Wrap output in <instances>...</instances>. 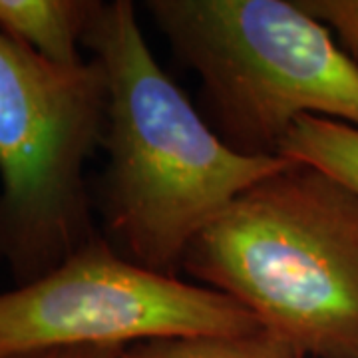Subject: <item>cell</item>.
Listing matches in <instances>:
<instances>
[{
    "mask_svg": "<svg viewBox=\"0 0 358 358\" xmlns=\"http://www.w3.org/2000/svg\"><path fill=\"white\" fill-rule=\"evenodd\" d=\"M82 44L108 82L103 239L131 263L176 277L193 239L289 159L225 145L155 62L129 0L98 2Z\"/></svg>",
    "mask_w": 358,
    "mask_h": 358,
    "instance_id": "obj_1",
    "label": "cell"
},
{
    "mask_svg": "<svg viewBox=\"0 0 358 358\" xmlns=\"http://www.w3.org/2000/svg\"><path fill=\"white\" fill-rule=\"evenodd\" d=\"M183 268L303 357L358 358V195L291 162L205 227Z\"/></svg>",
    "mask_w": 358,
    "mask_h": 358,
    "instance_id": "obj_2",
    "label": "cell"
},
{
    "mask_svg": "<svg viewBox=\"0 0 358 358\" xmlns=\"http://www.w3.org/2000/svg\"><path fill=\"white\" fill-rule=\"evenodd\" d=\"M155 26L201 78L209 128L235 154L279 155L303 115L358 128V68L287 0H150Z\"/></svg>",
    "mask_w": 358,
    "mask_h": 358,
    "instance_id": "obj_3",
    "label": "cell"
},
{
    "mask_svg": "<svg viewBox=\"0 0 358 358\" xmlns=\"http://www.w3.org/2000/svg\"><path fill=\"white\" fill-rule=\"evenodd\" d=\"M106 124L98 60L54 64L0 32V263L16 287L102 237L84 171Z\"/></svg>",
    "mask_w": 358,
    "mask_h": 358,
    "instance_id": "obj_4",
    "label": "cell"
},
{
    "mask_svg": "<svg viewBox=\"0 0 358 358\" xmlns=\"http://www.w3.org/2000/svg\"><path fill=\"white\" fill-rule=\"evenodd\" d=\"M261 329L227 294L140 267L103 235L44 277L0 293V358Z\"/></svg>",
    "mask_w": 358,
    "mask_h": 358,
    "instance_id": "obj_5",
    "label": "cell"
},
{
    "mask_svg": "<svg viewBox=\"0 0 358 358\" xmlns=\"http://www.w3.org/2000/svg\"><path fill=\"white\" fill-rule=\"evenodd\" d=\"M98 0H0V32L54 64L84 62L82 44Z\"/></svg>",
    "mask_w": 358,
    "mask_h": 358,
    "instance_id": "obj_6",
    "label": "cell"
},
{
    "mask_svg": "<svg viewBox=\"0 0 358 358\" xmlns=\"http://www.w3.org/2000/svg\"><path fill=\"white\" fill-rule=\"evenodd\" d=\"M279 155L324 171L358 195V128L320 115H303L285 136Z\"/></svg>",
    "mask_w": 358,
    "mask_h": 358,
    "instance_id": "obj_7",
    "label": "cell"
},
{
    "mask_svg": "<svg viewBox=\"0 0 358 358\" xmlns=\"http://www.w3.org/2000/svg\"><path fill=\"white\" fill-rule=\"evenodd\" d=\"M117 358H305L265 329L251 334L162 336L128 345Z\"/></svg>",
    "mask_w": 358,
    "mask_h": 358,
    "instance_id": "obj_8",
    "label": "cell"
},
{
    "mask_svg": "<svg viewBox=\"0 0 358 358\" xmlns=\"http://www.w3.org/2000/svg\"><path fill=\"white\" fill-rule=\"evenodd\" d=\"M296 4L336 34L338 46L358 68V0H296Z\"/></svg>",
    "mask_w": 358,
    "mask_h": 358,
    "instance_id": "obj_9",
    "label": "cell"
},
{
    "mask_svg": "<svg viewBox=\"0 0 358 358\" xmlns=\"http://www.w3.org/2000/svg\"><path fill=\"white\" fill-rule=\"evenodd\" d=\"M126 346L90 345V346H66V348H50L38 350L30 355H20L13 358H117Z\"/></svg>",
    "mask_w": 358,
    "mask_h": 358,
    "instance_id": "obj_10",
    "label": "cell"
}]
</instances>
